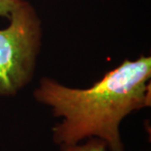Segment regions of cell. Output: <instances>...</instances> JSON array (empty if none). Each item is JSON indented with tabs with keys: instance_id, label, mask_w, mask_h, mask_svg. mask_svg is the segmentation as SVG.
I'll use <instances>...</instances> for the list:
<instances>
[{
	"instance_id": "obj_2",
	"label": "cell",
	"mask_w": 151,
	"mask_h": 151,
	"mask_svg": "<svg viewBox=\"0 0 151 151\" xmlns=\"http://www.w3.org/2000/svg\"><path fill=\"white\" fill-rule=\"evenodd\" d=\"M9 28L0 31V94H11L28 80L37 41V27L29 7L10 14Z\"/></svg>"
},
{
	"instance_id": "obj_1",
	"label": "cell",
	"mask_w": 151,
	"mask_h": 151,
	"mask_svg": "<svg viewBox=\"0 0 151 151\" xmlns=\"http://www.w3.org/2000/svg\"><path fill=\"white\" fill-rule=\"evenodd\" d=\"M150 57L126 60L88 89H74L43 78L35 91L38 101L53 107L64 121L53 129L56 143L74 145L98 137L111 151H123L119 124L132 111L149 105Z\"/></svg>"
},
{
	"instance_id": "obj_4",
	"label": "cell",
	"mask_w": 151,
	"mask_h": 151,
	"mask_svg": "<svg viewBox=\"0 0 151 151\" xmlns=\"http://www.w3.org/2000/svg\"><path fill=\"white\" fill-rule=\"evenodd\" d=\"M21 5V0H0V16L10 18V14Z\"/></svg>"
},
{
	"instance_id": "obj_3",
	"label": "cell",
	"mask_w": 151,
	"mask_h": 151,
	"mask_svg": "<svg viewBox=\"0 0 151 151\" xmlns=\"http://www.w3.org/2000/svg\"><path fill=\"white\" fill-rule=\"evenodd\" d=\"M106 143L99 138H92L83 145H62L63 151H105Z\"/></svg>"
}]
</instances>
